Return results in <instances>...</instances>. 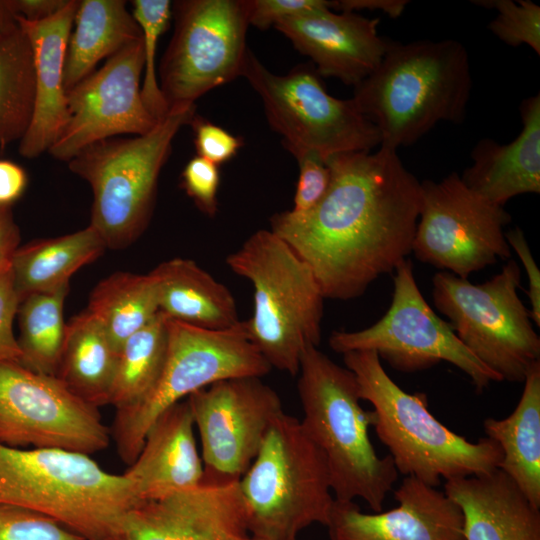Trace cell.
<instances>
[{"instance_id":"cell-48","label":"cell","mask_w":540,"mask_h":540,"mask_svg":"<svg viewBox=\"0 0 540 540\" xmlns=\"http://www.w3.org/2000/svg\"><path fill=\"white\" fill-rule=\"evenodd\" d=\"M250 540H263V539H258V538H254V537H251V539H250ZM291 540H298V539H297V538H295V539H291Z\"/></svg>"},{"instance_id":"cell-18","label":"cell","mask_w":540,"mask_h":540,"mask_svg":"<svg viewBox=\"0 0 540 540\" xmlns=\"http://www.w3.org/2000/svg\"><path fill=\"white\" fill-rule=\"evenodd\" d=\"M238 481L203 479L195 487L143 502L123 540H250Z\"/></svg>"},{"instance_id":"cell-42","label":"cell","mask_w":540,"mask_h":540,"mask_svg":"<svg viewBox=\"0 0 540 540\" xmlns=\"http://www.w3.org/2000/svg\"><path fill=\"white\" fill-rule=\"evenodd\" d=\"M507 243L520 258L528 278L527 296L530 301V315L532 321L540 326V272L532 256L523 231L515 227L505 232Z\"/></svg>"},{"instance_id":"cell-31","label":"cell","mask_w":540,"mask_h":540,"mask_svg":"<svg viewBox=\"0 0 540 540\" xmlns=\"http://www.w3.org/2000/svg\"><path fill=\"white\" fill-rule=\"evenodd\" d=\"M167 349V318L158 312L120 346L108 404L123 410L143 401L159 380Z\"/></svg>"},{"instance_id":"cell-35","label":"cell","mask_w":540,"mask_h":540,"mask_svg":"<svg viewBox=\"0 0 540 540\" xmlns=\"http://www.w3.org/2000/svg\"><path fill=\"white\" fill-rule=\"evenodd\" d=\"M477 5L497 10L488 29L505 44L529 46L540 55V6L530 0L474 1Z\"/></svg>"},{"instance_id":"cell-9","label":"cell","mask_w":540,"mask_h":540,"mask_svg":"<svg viewBox=\"0 0 540 540\" xmlns=\"http://www.w3.org/2000/svg\"><path fill=\"white\" fill-rule=\"evenodd\" d=\"M521 271L507 260L490 280L473 284L448 271L432 278V299L463 345L502 381L523 382L540 361V338L517 290Z\"/></svg>"},{"instance_id":"cell-32","label":"cell","mask_w":540,"mask_h":540,"mask_svg":"<svg viewBox=\"0 0 540 540\" xmlns=\"http://www.w3.org/2000/svg\"><path fill=\"white\" fill-rule=\"evenodd\" d=\"M32 50L21 27L0 37V147L25 135L33 114Z\"/></svg>"},{"instance_id":"cell-8","label":"cell","mask_w":540,"mask_h":540,"mask_svg":"<svg viewBox=\"0 0 540 540\" xmlns=\"http://www.w3.org/2000/svg\"><path fill=\"white\" fill-rule=\"evenodd\" d=\"M195 114V104L171 108L150 132L97 141L67 162L69 169L91 187L89 225L107 248H124L146 229L173 139Z\"/></svg>"},{"instance_id":"cell-22","label":"cell","mask_w":540,"mask_h":540,"mask_svg":"<svg viewBox=\"0 0 540 540\" xmlns=\"http://www.w3.org/2000/svg\"><path fill=\"white\" fill-rule=\"evenodd\" d=\"M187 399L166 410L148 430L144 444L123 475L139 503L200 484L204 468Z\"/></svg>"},{"instance_id":"cell-4","label":"cell","mask_w":540,"mask_h":540,"mask_svg":"<svg viewBox=\"0 0 540 540\" xmlns=\"http://www.w3.org/2000/svg\"><path fill=\"white\" fill-rule=\"evenodd\" d=\"M298 375L300 422L325 457L335 500L359 498L373 512L382 511L399 473L392 458L379 457L371 443L372 413L360 404L354 374L309 345Z\"/></svg>"},{"instance_id":"cell-33","label":"cell","mask_w":540,"mask_h":540,"mask_svg":"<svg viewBox=\"0 0 540 540\" xmlns=\"http://www.w3.org/2000/svg\"><path fill=\"white\" fill-rule=\"evenodd\" d=\"M69 287L35 293L18 308L20 363L41 374L56 376L65 338L64 301Z\"/></svg>"},{"instance_id":"cell-21","label":"cell","mask_w":540,"mask_h":540,"mask_svg":"<svg viewBox=\"0 0 540 540\" xmlns=\"http://www.w3.org/2000/svg\"><path fill=\"white\" fill-rule=\"evenodd\" d=\"M78 3V0H68L55 15L37 22L15 16L29 40L35 76L32 119L19 141V153L25 158H36L48 152L67 123L64 67Z\"/></svg>"},{"instance_id":"cell-40","label":"cell","mask_w":540,"mask_h":540,"mask_svg":"<svg viewBox=\"0 0 540 540\" xmlns=\"http://www.w3.org/2000/svg\"><path fill=\"white\" fill-rule=\"evenodd\" d=\"M19 305L20 298L10 267L0 273V363H20L21 360L18 339L13 331V322Z\"/></svg>"},{"instance_id":"cell-47","label":"cell","mask_w":540,"mask_h":540,"mask_svg":"<svg viewBox=\"0 0 540 540\" xmlns=\"http://www.w3.org/2000/svg\"><path fill=\"white\" fill-rule=\"evenodd\" d=\"M18 25L15 15L6 0H0V37L12 31Z\"/></svg>"},{"instance_id":"cell-39","label":"cell","mask_w":540,"mask_h":540,"mask_svg":"<svg viewBox=\"0 0 540 540\" xmlns=\"http://www.w3.org/2000/svg\"><path fill=\"white\" fill-rule=\"evenodd\" d=\"M197 156L217 166L230 160L243 145L241 138L195 114L190 122Z\"/></svg>"},{"instance_id":"cell-25","label":"cell","mask_w":540,"mask_h":540,"mask_svg":"<svg viewBox=\"0 0 540 540\" xmlns=\"http://www.w3.org/2000/svg\"><path fill=\"white\" fill-rule=\"evenodd\" d=\"M150 273L157 285L159 312L168 319L212 331L241 322L230 290L193 260L173 258Z\"/></svg>"},{"instance_id":"cell-15","label":"cell","mask_w":540,"mask_h":540,"mask_svg":"<svg viewBox=\"0 0 540 540\" xmlns=\"http://www.w3.org/2000/svg\"><path fill=\"white\" fill-rule=\"evenodd\" d=\"M110 438L98 408L56 376L19 362L0 363V443L92 455L106 449Z\"/></svg>"},{"instance_id":"cell-37","label":"cell","mask_w":540,"mask_h":540,"mask_svg":"<svg viewBox=\"0 0 540 540\" xmlns=\"http://www.w3.org/2000/svg\"><path fill=\"white\" fill-rule=\"evenodd\" d=\"M299 166V177L293 199L295 213H304L316 206L326 194L331 170L326 159L314 151L293 154Z\"/></svg>"},{"instance_id":"cell-44","label":"cell","mask_w":540,"mask_h":540,"mask_svg":"<svg viewBox=\"0 0 540 540\" xmlns=\"http://www.w3.org/2000/svg\"><path fill=\"white\" fill-rule=\"evenodd\" d=\"M19 243L20 231L11 206H0V273L11 267Z\"/></svg>"},{"instance_id":"cell-12","label":"cell","mask_w":540,"mask_h":540,"mask_svg":"<svg viewBox=\"0 0 540 540\" xmlns=\"http://www.w3.org/2000/svg\"><path fill=\"white\" fill-rule=\"evenodd\" d=\"M394 271L392 301L387 312L365 329L334 331L329 338L331 349L340 354L371 350L380 360L404 373L448 362L469 377L477 392L492 382H501L426 302L416 283L412 262L406 258Z\"/></svg>"},{"instance_id":"cell-16","label":"cell","mask_w":540,"mask_h":540,"mask_svg":"<svg viewBox=\"0 0 540 540\" xmlns=\"http://www.w3.org/2000/svg\"><path fill=\"white\" fill-rule=\"evenodd\" d=\"M186 399L199 434L203 479L214 481H238L283 412L278 393L260 377L220 380Z\"/></svg>"},{"instance_id":"cell-46","label":"cell","mask_w":540,"mask_h":540,"mask_svg":"<svg viewBox=\"0 0 540 540\" xmlns=\"http://www.w3.org/2000/svg\"><path fill=\"white\" fill-rule=\"evenodd\" d=\"M407 0H336L329 1L331 10L338 12H358L360 10H380L389 17L397 18L407 6Z\"/></svg>"},{"instance_id":"cell-1","label":"cell","mask_w":540,"mask_h":540,"mask_svg":"<svg viewBox=\"0 0 540 540\" xmlns=\"http://www.w3.org/2000/svg\"><path fill=\"white\" fill-rule=\"evenodd\" d=\"M328 190L311 210L274 214L270 230L312 269L323 296H361L412 251L421 182L397 151L348 152L326 159Z\"/></svg>"},{"instance_id":"cell-24","label":"cell","mask_w":540,"mask_h":540,"mask_svg":"<svg viewBox=\"0 0 540 540\" xmlns=\"http://www.w3.org/2000/svg\"><path fill=\"white\" fill-rule=\"evenodd\" d=\"M460 508L465 540H540V508L499 468L445 481Z\"/></svg>"},{"instance_id":"cell-30","label":"cell","mask_w":540,"mask_h":540,"mask_svg":"<svg viewBox=\"0 0 540 540\" xmlns=\"http://www.w3.org/2000/svg\"><path fill=\"white\" fill-rule=\"evenodd\" d=\"M86 310L119 350L128 337L158 314L156 281L150 272H115L94 287Z\"/></svg>"},{"instance_id":"cell-41","label":"cell","mask_w":540,"mask_h":540,"mask_svg":"<svg viewBox=\"0 0 540 540\" xmlns=\"http://www.w3.org/2000/svg\"><path fill=\"white\" fill-rule=\"evenodd\" d=\"M329 7L326 0H249V25L265 30L280 21Z\"/></svg>"},{"instance_id":"cell-5","label":"cell","mask_w":540,"mask_h":540,"mask_svg":"<svg viewBox=\"0 0 540 540\" xmlns=\"http://www.w3.org/2000/svg\"><path fill=\"white\" fill-rule=\"evenodd\" d=\"M355 376L361 400L373 409L372 427L387 447L398 473L437 487L445 481L489 473L502 451L492 439L471 442L447 428L429 411L424 393H408L386 373L376 352L342 354Z\"/></svg>"},{"instance_id":"cell-23","label":"cell","mask_w":540,"mask_h":540,"mask_svg":"<svg viewBox=\"0 0 540 540\" xmlns=\"http://www.w3.org/2000/svg\"><path fill=\"white\" fill-rule=\"evenodd\" d=\"M522 129L510 143L479 140L471 152L472 165L460 176L473 192L504 207L515 196L540 192V94L519 106Z\"/></svg>"},{"instance_id":"cell-13","label":"cell","mask_w":540,"mask_h":540,"mask_svg":"<svg viewBox=\"0 0 540 540\" xmlns=\"http://www.w3.org/2000/svg\"><path fill=\"white\" fill-rule=\"evenodd\" d=\"M172 17L174 32L158 81L168 110L195 104L211 89L241 76L249 0L175 1Z\"/></svg>"},{"instance_id":"cell-19","label":"cell","mask_w":540,"mask_h":540,"mask_svg":"<svg viewBox=\"0 0 540 540\" xmlns=\"http://www.w3.org/2000/svg\"><path fill=\"white\" fill-rule=\"evenodd\" d=\"M398 505L366 513L355 501H334L331 540H465L463 515L444 491L406 476L394 491Z\"/></svg>"},{"instance_id":"cell-43","label":"cell","mask_w":540,"mask_h":540,"mask_svg":"<svg viewBox=\"0 0 540 540\" xmlns=\"http://www.w3.org/2000/svg\"><path fill=\"white\" fill-rule=\"evenodd\" d=\"M27 183V174L21 166L0 160V206H11L22 196Z\"/></svg>"},{"instance_id":"cell-10","label":"cell","mask_w":540,"mask_h":540,"mask_svg":"<svg viewBox=\"0 0 540 540\" xmlns=\"http://www.w3.org/2000/svg\"><path fill=\"white\" fill-rule=\"evenodd\" d=\"M167 323L168 349L159 380L143 401L116 410L110 431L119 457L128 465L138 456L150 427L166 410L217 381L262 378L272 369L249 341L242 321L221 331L168 318Z\"/></svg>"},{"instance_id":"cell-27","label":"cell","mask_w":540,"mask_h":540,"mask_svg":"<svg viewBox=\"0 0 540 540\" xmlns=\"http://www.w3.org/2000/svg\"><path fill=\"white\" fill-rule=\"evenodd\" d=\"M141 36L125 1H79L66 51V93L95 71L101 60L108 59Z\"/></svg>"},{"instance_id":"cell-17","label":"cell","mask_w":540,"mask_h":540,"mask_svg":"<svg viewBox=\"0 0 540 540\" xmlns=\"http://www.w3.org/2000/svg\"><path fill=\"white\" fill-rule=\"evenodd\" d=\"M144 70L142 36L67 91V123L48 153L68 162L97 141L121 134L150 132L159 122L141 96Z\"/></svg>"},{"instance_id":"cell-11","label":"cell","mask_w":540,"mask_h":540,"mask_svg":"<svg viewBox=\"0 0 540 540\" xmlns=\"http://www.w3.org/2000/svg\"><path fill=\"white\" fill-rule=\"evenodd\" d=\"M241 76L261 98L270 126L292 155L314 151L327 159L340 153L370 152L380 145L378 129L353 98L331 96L312 63L277 75L248 49Z\"/></svg>"},{"instance_id":"cell-34","label":"cell","mask_w":540,"mask_h":540,"mask_svg":"<svg viewBox=\"0 0 540 540\" xmlns=\"http://www.w3.org/2000/svg\"><path fill=\"white\" fill-rule=\"evenodd\" d=\"M132 5V15L141 30L144 51L141 96L151 115L160 121L169 110L157 80L156 50L159 38L170 24L172 2L169 0H134Z\"/></svg>"},{"instance_id":"cell-29","label":"cell","mask_w":540,"mask_h":540,"mask_svg":"<svg viewBox=\"0 0 540 540\" xmlns=\"http://www.w3.org/2000/svg\"><path fill=\"white\" fill-rule=\"evenodd\" d=\"M118 350L101 324L87 311L66 323L56 377L85 402L108 404Z\"/></svg>"},{"instance_id":"cell-20","label":"cell","mask_w":540,"mask_h":540,"mask_svg":"<svg viewBox=\"0 0 540 540\" xmlns=\"http://www.w3.org/2000/svg\"><path fill=\"white\" fill-rule=\"evenodd\" d=\"M379 19L324 8L280 21L274 28L312 60L322 77L355 87L380 64L388 43L378 33Z\"/></svg>"},{"instance_id":"cell-36","label":"cell","mask_w":540,"mask_h":540,"mask_svg":"<svg viewBox=\"0 0 540 540\" xmlns=\"http://www.w3.org/2000/svg\"><path fill=\"white\" fill-rule=\"evenodd\" d=\"M0 540H85L32 510L0 504Z\"/></svg>"},{"instance_id":"cell-45","label":"cell","mask_w":540,"mask_h":540,"mask_svg":"<svg viewBox=\"0 0 540 540\" xmlns=\"http://www.w3.org/2000/svg\"><path fill=\"white\" fill-rule=\"evenodd\" d=\"M15 16L37 22L50 18L59 12L68 0H6Z\"/></svg>"},{"instance_id":"cell-3","label":"cell","mask_w":540,"mask_h":540,"mask_svg":"<svg viewBox=\"0 0 540 540\" xmlns=\"http://www.w3.org/2000/svg\"><path fill=\"white\" fill-rule=\"evenodd\" d=\"M0 504L41 513L85 540H123L140 503L123 474L90 455L0 443Z\"/></svg>"},{"instance_id":"cell-14","label":"cell","mask_w":540,"mask_h":540,"mask_svg":"<svg viewBox=\"0 0 540 540\" xmlns=\"http://www.w3.org/2000/svg\"><path fill=\"white\" fill-rule=\"evenodd\" d=\"M510 221L504 207L470 190L456 172L438 182L424 180L411 253L422 263L467 279L509 260L504 227Z\"/></svg>"},{"instance_id":"cell-38","label":"cell","mask_w":540,"mask_h":540,"mask_svg":"<svg viewBox=\"0 0 540 540\" xmlns=\"http://www.w3.org/2000/svg\"><path fill=\"white\" fill-rule=\"evenodd\" d=\"M182 187L205 215L217 212V192L220 182L218 166L200 156L193 157L181 175Z\"/></svg>"},{"instance_id":"cell-7","label":"cell","mask_w":540,"mask_h":540,"mask_svg":"<svg viewBox=\"0 0 540 540\" xmlns=\"http://www.w3.org/2000/svg\"><path fill=\"white\" fill-rule=\"evenodd\" d=\"M238 487L249 533L263 540H291L313 524L327 526L335 501L324 455L284 411Z\"/></svg>"},{"instance_id":"cell-28","label":"cell","mask_w":540,"mask_h":540,"mask_svg":"<svg viewBox=\"0 0 540 540\" xmlns=\"http://www.w3.org/2000/svg\"><path fill=\"white\" fill-rule=\"evenodd\" d=\"M106 248L100 234L90 225L19 247L11 270L20 302L31 294L69 287L71 276L96 260Z\"/></svg>"},{"instance_id":"cell-2","label":"cell","mask_w":540,"mask_h":540,"mask_svg":"<svg viewBox=\"0 0 540 540\" xmlns=\"http://www.w3.org/2000/svg\"><path fill=\"white\" fill-rule=\"evenodd\" d=\"M471 89L468 53L459 41L389 42L352 98L378 129L380 147L397 151L439 122L461 124Z\"/></svg>"},{"instance_id":"cell-26","label":"cell","mask_w":540,"mask_h":540,"mask_svg":"<svg viewBox=\"0 0 540 540\" xmlns=\"http://www.w3.org/2000/svg\"><path fill=\"white\" fill-rule=\"evenodd\" d=\"M523 383L514 411L503 419L487 418L483 426L502 451L498 468L540 508V361L531 366Z\"/></svg>"},{"instance_id":"cell-6","label":"cell","mask_w":540,"mask_h":540,"mask_svg":"<svg viewBox=\"0 0 540 540\" xmlns=\"http://www.w3.org/2000/svg\"><path fill=\"white\" fill-rule=\"evenodd\" d=\"M253 287V314L242 321L249 341L267 361L298 375L304 349L319 346L324 299L310 268L270 229H261L226 258Z\"/></svg>"}]
</instances>
